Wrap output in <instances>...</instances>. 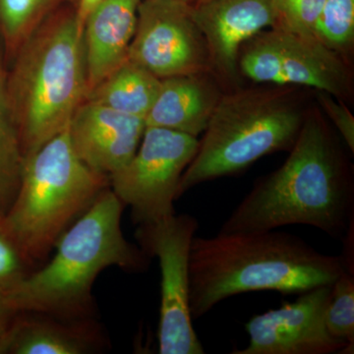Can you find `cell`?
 <instances>
[{
  "label": "cell",
  "instance_id": "obj_1",
  "mask_svg": "<svg viewBox=\"0 0 354 354\" xmlns=\"http://www.w3.org/2000/svg\"><path fill=\"white\" fill-rule=\"evenodd\" d=\"M281 167L255 184L218 234L316 227L342 237L354 221L353 179L334 139L318 118L304 121Z\"/></svg>",
  "mask_w": 354,
  "mask_h": 354
},
{
  "label": "cell",
  "instance_id": "obj_2",
  "mask_svg": "<svg viewBox=\"0 0 354 354\" xmlns=\"http://www.w3.org/2000/svg\"><path fill=\"white\" fill-rule=\"evenodd\" d=\"M346 271L342 255L317 251L286 232H241L195 236L189 255L192 320L228 297L252 291L301 295L332 286Z\"/></svg>",
  "mask_w": 354,
  "mask_h": 354
},
{
  "label": "cell",
  "instance_id": "obj_3",
  "mask_svg": "<svg viewBox=\"0 0 354 354\" xmlns=\"http://www.w3.org/2000/svg\"><path fill=\"white\" fill-rule=\"evenodd\" d=\"M124 205L108 188L58 239L55 255L10 286L17 312H38L71 320L97 318L93 286L109 267L145 271L149 257L125 239Z\"/></svg>",
  "mask_w": 354,
  "mask_h": 354
},
{
  "label": "cell",
  "instance_id": "obj_4",
  "mask_svg": "<svg viewBox=\"0 0 354 354\" xmlns=\"http://www.w3.org/2000/svg\"><path fill=\"white\" fill-rule=\"evenodd\" d=\"M6 92L25 158L68 127L87 97L83 31L75 13L44 20L19 48Z\"/></svg>",
  "mask_w": 354,
  "mask_h": 354
},
{
  "label": "cell",
  "instance_id": "obj_5",
  "mask_svg": "<svg viewBox=\"0 0 354 354\" xmlns=\"http://www.w3.org/2000/svg\"><path fill=\"white\" fill-rule=\"evenodd\" d=\"M109 187V177L76 155L68 129L26 158L19 189L0 223L28 269L48 261L60 236Z\"/></svg>",
  "mask_w": 354,
  "mask_h": 354
},
{
  "label": "cell",
  "instance_id": "obj_6",
  "mask_svg": "<svg viewBox=\"0 0 354 354\" xmlns=\"http://www.w3.org/2000/svg\"><path fill=\"white\" fill-rule=\"evenodd\" d=\"M304 121L295 104L272 93L221 97L181 176L177 199L199 184L239 174L265 156L290 151Z\"/></svg>",
  "mask_w": 354,
  "mask_h": 354
},
{
  "label": "cell",
  "instance_id": "obj_7",
  "mask_svg": "<svg viewBox=\"0 0 354 354\" xmlns=\"http://www.w3.org/2000/svg\"><path fill=\"white\" fill-rule=\"evenodd\" d=\"M197 137L167 128L146 127L131 160L109 176V188L131 208L138 225L171 218L181 176L195 157Z\"/></svg>",
  "mask_w": 354,
  "mask_h": 354
},
{
  "label": "cell",
  "instance_id": "obj_8",
  "mask_svg": "<svg viewBox=\"0 0 354 354\" xmlns=\"http://www.w3.org/2000/svg\"><path fill=\"white\" fill-rule=\"evenodd\" d=\"M199 223L193 216L176 215L139 225L136 237L148 257L160 269L158 344L160 354H203L193 328L189 306V255Z\"/></svg>",
  "mask_w": 354,
  "mask_h": 354
},
{
  "label": "cell",
  "instance_id": "obj_9",
  "mask_svg": "<svg viewBox=\"0 0 354 354\" xmlns=\"http://www.w3.org/2000/svg\"><path fill=\"white\" fill-rule=\"evenodd\" d=\"M128 59L160 80L201 74L211 60L191 4L181 0L140 2Z\"/></svg>",
  "mask_w": 354,
  "mask_h": 354
},
{
  "label": "cell",
  "instance_id": "obj_10",
  "mask_svg": "<svg viewBox=\"0 0 354 354\" xmlns=\"http://www.w3.org/2000/svg\"><path fill=\"white\" fill-rule=\"evenodd\" d=\"M250 41L239 65L254 82L307 86L332 95H341L348 88V72L342 60L316 38L274 28Z\"/></svg>",
  "mask_w": 354,
  "mask_h": 354
},
{
  "label": "cell",
  "instance_id": "obj_11",
  "mask_svg": "<svg viewBox=\"0 0 354 354\" xmlns=\"http://www.w3.org/2000/svg\"><path fill=\"white\" fill-rule=\"evenodd\" d=\"M332 286L301 293L293 302L255 315L246 324L249 344L234 354L353 353L349 346L330 334L326 308Z\"/></svg>",
  "mask_w": 354,
  "mask_h": 354
},
{
  "label": "cell",
  "instance_id": "obj_12",
  "mask_svg": "<svg viewBox=\"0 0 354 354\" xmlns=\"http://www.w3.org/2000/svg\"><path fill=\"white\" fill-rule=\"evenodd\" d=\"M67 129L78 158L93 171L109 177L138 150L146 121L86 100L76 109Z\"/></svg>",
  "mask_w": 354,
  "mask_h": 354
},
{
  "label": "cell",
  "instance_id": "obj_13",
  "mask_svg": "<svg viewBox=\"0 0 354 354\" xmlns=\"http://www.w3.org/2000/svg\"><path fill=\"white\" fill-rule=\"evenodd\" d=\"M191 9L209 60L230 78L236 75L242 44L277 22L272 0H198Z\"/></svg>",
  "mask_w": 354,
  "mask_h": 354
},
{
  "label": "cell",
  "instance_id": "obj_14",
  "mask_svg": "<svg viewBox=\"0 0 354 354\" xmlns=\"http://www.w3.org/2000/svg\"><path fill=\"white\" fill-rule=\"evenodd\" d=\"M4 339L6 353L13 354H92L109 346L97 318L71 320L38 312H18Z\"/></svg>",
  "mask_w": 354,
  "mask_h": 354
},
{
  "label": "cell",
  "instance_id": "obj_15",
  "mask_svg": "<svg viewBox=\"0 0 354 354\" xmlns=\"http://www.w3.org/2000/svg\"><path fill=\"white\" fill-rule=\"evenodd\" d=\"M140 2L104 0L88 16L83 28L88 93L127 59Z\"/></svg>",
  "mask_w": 354,
  "mask_h": 354
},
{
  "label": "cell",
  "instance_id": "obj_16",
  "mask_svg": "<svg viewBox=\"0 0 354 354\" xmlns=\"http://www.w3.org/2000/svg\"><path fill=\"white\" fill-rule=\"evenodd\" d=\"M221 97L201 74L162 79L146 127H162L199 136L208 127Z\"/></svg>",
  "mask_w": 354,
  "mask_h": 354
},
{
  "label": "cell",
  "instance_id": "obj_17",
  "mask_svg": "<svg viewBox=\"0 0 354 354\" xmlns=\"http://www.w3.org/2000/svg\"><path fill=\"white\" fill-rule=\"evenodd\" d=\"M160 82L157 76L127 58L90 91L86 100L145 120L156 101Z\"/></svg>",
  "mask_w": 354,
  "mask_h": 354
},
{
  "label": "cell",
  "instance_id": "obj_18",
  "mask_svg": "<svg viewBox=\"0 0 354 354\" xmlns=\"http://www.w3.org/2000/svg\"><path fill=\"white\" fill-rule=\"evenodd\" d=\"M25 160L19 133L7 106L0 74V221L6 215L19 189Z\"/></svg>",
  "mask_w": 354,
  "mask_h": 354
},
{
  "label": "cell",
  "instance_id": "obj_19",
  "mask_svg": "<svg viewBox=\"0 0 354 354\" xmlns=\"http://www.w3.org/2000/svg\"><path fill=\"white\" fill-rule=\"evenodd\" d=\"M53 0H0V25L11 46L19 48L44 21Z\"/></svg>",
  "mask_w": 354,
  "mask_h": 354
},
{
  "label": "cell",
  "instance_id": "obj_20",
  "mask_svg": "<svg viewBox=\"0 0 354 354\" xmlns=\"http://www.w3.org/2000/svg\"><path fill=\"white\" fill-rule=\"evenodd\" d=\"M325 320L333 337L353 346L354 274L344 271L333 283Z\"/></svg>",
  "mask_w": 354,
  "mask_h": 354
},
{
  "label": "cell",
  "instance_id": "obj_21",
  "mask_svg": "<svg viewBox=\"0 0 354 354\" xmlns=\"http://www.w3.org/2000/svg\"><path fill=\"white\" fill-rule=\"evenodd\" d=\"M354 36V0H326L315 26V37L335 50L348 46Z\"/></svg>",
  "mask_w": 354,
  "mask_h": 354
},
{
  "label": "cell",
  "instance_id": "obj_22",
  "mask_svg": "<svg viewBox=\"0 0 354 354\" xmlns=\"http://www.w3.org/2000/svg\"><path fill=\"white\" fill-rule=\"evenodd\" d=\"M276 13L274 28L316 38L315 26L326 0H272Z\"/></svg>",
  "mask_w": 354,
  "mask_h": 354
},
{
  "label": "cell",
  "instance_id": "obj_23",
  "mask_svg": "<svg viewBox=\"0 0 354 354\" xmlns=\"http://www.w3.org/2000/svg\"><path fill=\"white\" fill-rule=\"evenodd\" d=\"M28 272L19 249L0 223V281L15 283Z\"/></svg>",
  "mask_w": 354,
  "mask_h": 354
},
{
  "label": "cell",
  "instance_id": "obj_24",
  "mask_svg": "<svg viewBox=\"0 0 354 354\" xmlns=\"http://www.w3.org/2000/svg\"><path fill=\"white\" fill-rule=\"evenodd\" d=\"M330 94L321 92L319 94V100L321 104L327 113L329 114L330 120L334 121L339 132L341 133L342 138L348 145L349 150L354 152V118L348 109L341 102H335Z\"/></svg>",
  "mask_w": 354,
  "mask_h": 354
},
{
  "label": "cell",
  "instance_id": "obj_25",
  "mask_svg": "<svg viewBox=\"0 0 354 354\" xmlns=\"http://www.w3.org/2000/svg\"><path fill=\"white\" fill-rule=\"evenodd\" d=\"M14 283L0 281V335H4L10 327L14 317L18 313L11 304L10 286Z\"/></svg>",
  "mask_w": 354,
  "mask_h": 354
},
{
  "label": "cell",
  "instance_id": "obj_26",
  "mask_svg": "<svg viewBox=\"0 0 354 354\" xmlns=\"http://www.w3.org/2000/svg\"><path fill=\"white\" fill-rule=\"evenodd\" d=\"M104 0H79L78 9L76 11L77 22L83 31L84 25L91 12L102 3Z\"/></svg>",
  "mask_w": 354,
  "mask_h": 354
},
{
  "label": "cell",
  "instance_id": "obj_27",
  "mask_svg": "<svg viewBox=\"0 0 354 354\" xmlns=\"http://www.w3.org/2000/svg\"><path fill=\"white\" fill-rule=\"evenodd\" d=\"M6 353V342L4 335H0V354Z\"/></svg>",
  "mask_w": 354,
  "mask_h": 354
},
{
  "label": "cell",
  "instance_id": "obj_28",
  "mask_svg": "<svg viewBox=\"0 0 354 354\" xmlns=\"http://www.w3.org/2000/svg\"><path fill=\"white\" fill-rule=\"evenodd\" d=\"M181 1H185L188 2V3H190L191 0H181Z\"/></svg>",
  "mask_w": 354,
  "mask_h": 354
}]
</instances>
